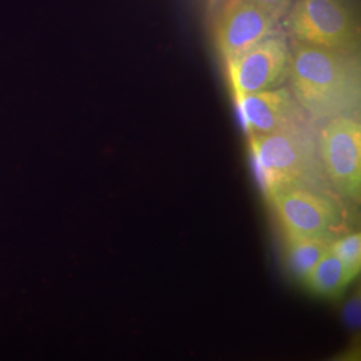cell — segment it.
<instances>
[{
    "label": "cell",
    "instance_id": "obj_1",
    "mask_svg": "<svg viewBox=\"0 0 361 361\" xmlns=\"http://www.w3.org/2000/svg\"><path fill=\"white\" fill-rule=\"evenodd\" d=\"M288 77L289 90L312 122L359 114L360 66L353 52L296 42Z\"/></svg>",
    "mask_w": 361,
    "mask_h": 361
},
{
    "label": "cell",
    "instance_id": "obj_2",
    "mask_svg": "<svg viewBox=\"0 0 361 361\" xmlns=\"http://www.w3.org/2000/svg\"><path fill=\"white\" fill-rule=\"evenodd\" d=\"M249 146L267 197L289 188L326 192L329 183L312 122L279 133L249 135Z\"/></svg>",
    "mask_w": 361,
    "mask_h": 361
},
{
    "label": "cell",
    "instance_id": "obj_3",
    "mask_svg": "<svg viewBox=\"0 0 361 361\" xmlns=\"http://www.w3.org/2000/svg\"><path fill=\"white\" fill-rule=\"evenodd\" d=\"M286 27L297 43L355 52L359 23L348 0H296Z\"/></svg>",
    "mask_w": 361,
    "mask_h": 361
},
{
    "label": "cell",
    "instance_id": "obj_4",
    "mask_svg": "<svg viewBox=\"0 0 361 361\" xmlns=\"http://www.w3.org/2000/svg\"><path fill=\"white\" fill-rule=\"evenodd\" d=\"M324 174L336 193L357 201L361 189V126L356 116L325 122L317 134Z\"/></svg>",
    "mask_w": 361,
    "mask_h": 361
},
{
    "label": "cell",
    "instance_id": "obj_5",
    "mask_svg": "<svg viewBox=\"0 0 361 361\" xmlns=\"http://www.w3.org/2000/svg\"><path fill=\"white\" fill-rule=\"evenodd\" d=\"M290 50L284 37L271 35L226 61L234 99L276 87L288 77Z\"/></svg>",
    "mask_w": 361,
    "mask_h": 361
},
{
    "label": "cell",
    "instance_id": "obj_6",
    "mask_svg": "<svg viewBox=\"0 0 361 361\" xmlns=\"http://www.w3.org/2000/svg\"><path fill=\"white\" fill-rule=\"evenodd\" d=\"M280 19L247 0H225L214 22V42L224 61L276 34Z\"/></svg>",
    "mask_w": 361,
    "mask_h": 361
},
{
    "label": "cell",
    "instance_id": "obj_7",
    "mask_svg": "<svg viewBox=\"0 0 361 361\" xmlns=\"http://www.w3.org/2000/svg\"><path fill=\"white\" fill-rule=\"evenodd\" d=\"M285 235L325 237L338 219L337 207L326 194L289 188L268 197Z\"/></svg>",
    "mask_w": 361,
    "mask_h": 361
},
{
    "label": "cell",
    "instance_id": "obj_8",
    "mask_svg": "<svg viewBox=\"0 0 361 361\" xmlns=\"http://www.w3.org/2000/svg\"><path fill=\"white\" fill-rule=\"evenodd\" d=\"M247 135L271 134L310 123L292 91L285 87L247 94L235 99Z\"/></svg>",
    "mask_w": 361,
    "mask_h": 361
},
{
    "label": "cell",
    "instance_id": "obj_9",
    "mask_svg": "<svg viewBox=\"0 0 361 361\" xmlns=\"http://www.w3.org/2000/svg\"><path fill=\"white\" fill-rule=\"evenodd\" d=\"M285 262L288 271L304 281L320 258L329 250V243L325 237H296L286 235Z\"/></svg>",
    "mask_w": 361,
    "mask_h": 361
},
{
    "label": "cell",
    "instance_id": "obj_10",
    "mask_svg": "<svg viewBox=\"0 0 361 361\" xmlns=\"http://www.w3.org/2000/svg\"><path fill=\"white\" fill-rule=\"evenodd\" d=\"M352 281L353 279L338 258L328 250L302 283L319 296L335 297L340 295Z\"/></svg>",
    "mask_w": 361,
    "mask_h": 361
},
{
    "label": "cell",
    "instance_id": "obj_11",
    "mask_svg": "<svg viewBox=\"0 0 361 361\" xmlns=\"http://www.w3.org/2000/svg\"><path fill=\"white\" fill-rule=\"evenodd\" d=\"M329 250L338 258L350 277L355 280L361 269V237L359 233H352L335 243L329 244Z\"/></svg>",
    "mask_w": 361,
    "mask_h": 361
},
{
    "label": "cell",
    "instance_id": "obj_12",
    "mask_svg": "<svg viewBox=\"0 0 361 361\" xmlns=\"http://www.w3.org/2000/svg\"><path fill=\"white\" fill-rule=\"evenodd\" d=\"M247 1L256 4L264 11L276 16L277 19H281L290 7V0H247Z\"/></svg>",
    "mask_w": 361,
    "mask_h": 361
}]
</instances>
